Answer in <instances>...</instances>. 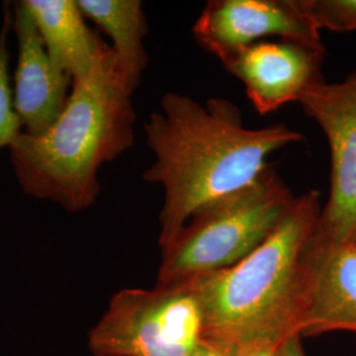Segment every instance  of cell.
Listing matches in <instances>:
<instances>
[{
    "mask_svg": "<svg viewBox=\"0 0 356 356\" xmlns=\"http://www.w3.org/2000/svg\"><path fill=\"white\" fill-rule=\"evenodd\" d=\"M297 195L273 166L242 189L201 206L161 247L157 284H181L232 267L280 225Z\"/></svg>",
    "mask_w": 356,
    "mask_h": 356,
    "instance_id": "4",
    "label": "cell"
},
{
    "mask_svg": "<svg viewBox=\"0 0 356 356\" xmlns=\"http://www.w3.org/2000/svg\"><path fill=\"white\" fill-rule=\"evenodd\" d=\"M300 103L330 148V193L319 218V241L356 242V74L339 83L313 85Z\"/></svg>",
    "mask_w": 356,
    "mask_h": 356,
    "instance_id": "6",
    "label": "cell"
},
{
    "mask_svg": "<svg viewBox=\"0 0 356 356\" xmlns=\"http://www.w3.org/2000/svg\"><path fill=\"white\" fill-rule=\"evenodd\" d=\"M144 134L154 161L143 178L164 189L160 247L201 206L251 184L269 166L272 153L302 140L284 124L245 127L239 107L229 99L201 104L173 91L161 98V111L149 115Z\"/></svg>",
    "mask_w": 356,
    "mask_h": 356,
    "instance_id": "1",
    "label": "cell"
},
{
    "mask_svg": "<svg viewBox=\"0 0 356 356\" xmlns=\"http://www.w3.org/2000/svg\"><path fill=\"white\" fill-rule=\"evenodd\" d=\"M284 338H259L231 346V356H275Z\"/></svg>",
    "mask_w": 356,
    "mask_h": 356,
    "instance_id": "15",
    "label": "cell"
},
{
    "mask_svg": "<svg viewBox=\"0 0 356 356\" xmlns=\"http://www.w3.org/2000/svg\"><path fill=\"white\" fill-rule=\"evenodd\" d=\"M191 356H231V346L204 338Z\"/></svg>",
    "mask_w": 356,
    "mask_h": 356,
    "instance_id": "17",
    "label": "cell"
},
{
    "mask_svg": "<svg viewBox=\"0 0 356 356\" xmlns=\"http://www.w3.org/2000/svg\"><path fill=\"white\" fill-rule=\"evenodd\" d=\"M13 31V10L4 7V17L0 26V149L10 148L23 134L20 118L13 102V88L10 76L8 38Z\"/></svg>",
    "mask_w": 356,
    "mask_h": 356,
    "instance_id": "13",
    "label": "cell"
},
{
    "mask_svg": "<svg viewBox=\"0 0 356 356\" xmlns=\"http://www.w3.org/2000/svg\"><path fill=\"white\" fill-rule=\"evenodd\" d=\"M13 31L17 42L13 73V102L23 132L38 136L63 114L73 78L58 70L22 1L13 3Z\"/></svg>",
    "mask_w": 356,
    "mask_h": 356,
    "instance_id": "9",
    "label": "cell"
},
{
    "mask_svg": "<svg viewBox=\"0 0 356 356\" xmlns=\"http://www.w3.org/2000/svg\"><path fill=\"white\" fill-rule=\"evenodd\" d=\"M321 213L318 191L297 195L280 225L254 251L232 267L191 280L204 312V339L235 346L298 332Z\"/></svg>",
    "mask_w": 356,
    "mask_h": 356,
    "instance_id": "3",
    "label": "cell"
},
{
    "mask_svg": "<svg viewBox=\"0 0 356 356\" xmlns=\"http://www.w3.org/2000/svg\"><path fill=\"white\" fill-rule=\"evenodd\" d=\"M302 6L319 31H356V0H302Z\"/></svg>",
    "mask_w": 356,
    "mask_h": 356,
    "instance_id": "14",
    "label": "cell"
},
{
    "mask_svg": "<svg viewBox=\"0 0 356 356\" xmlns=\"http://www.w3.org/2000/svg\"><path fill=\"white\" fill-rule=\"evenodd\" d=\"M332 330L356 332V242L325 244L318 238L313 277L297 331L314 335Z\"/></svg>",
    "mask_w": 356,
    "mask_h": 356,
    "instance_id": "10",
    "label": "cell"
},
{
    "mask_svg": "<svg viewBox=\"0 0 356 356\" xmlns=\"http://www.w3.org/2000/svg\"><path fill=\"white\" fill-rule=\"evenodd\" d=\"M193 35L220 61L263 38L323 45L302 0H211L194 23Z\"/></svg>",
    "mask_w": 356,
    "mask_h": 356,
    "instance_id": "7",
    "label": "cell"
},
{
    "mask_svg": "<svg viewBox=\"0 0 356 356\" xmlns=\"http://www.w3.org/2000/svg\"><path fill=\"white\" fill-rule=\"evenodd\" d=\"M51 63L73 79L88 74L107 44L90 29L76 0H23Z\"/></svg>",
    "mask_w": 356,
    "mask_h": 356,
    "instance_id": "11",
    "label": "cell"
},
{
    "mask_svg": "<svg viewBox=\"0 0 356 356\" xmlns=\"http://www.w3.org/2000/svg\"><path fill=\"white\" fill-rule=\"evenodd\" d=\"M354 74H356V72H355V73H354Z\"/></svg>",
    "mask_w": 356,
    "mask_h": 356,
    "instance_id": "18",
    "label": "cell"
},
{
    "mask_svg": "<svg viewBox=\"0 0 356 356\" xmlns=\"http://www.w3.org/2000/svg\"><path fill=\"white\" fill-rule=\"evenodd\" d=\"M193 281L115 293L89 334L94 356H191L204 339Z\"/></svg>",
    "mask_w": 356,
    "mask_h": 356,
    "instance_id": "5",
    "label": "cell"
},
{
    "mask_svg": "<svg viewBox=\"0 0 356 356\" xmlns=\"http://www.w3.org/2000/svg\"><path fill=\"white\" fill-rule=\"evenodd\" d=\"M86 19L111 40V49L123 79L134 94L140 85L149 57L144 47L148 20L140 0H76Z\"/></svg>",
    "mask_w": 356,
    "mask_h": 356,
    "instance_id": "12",
    "label": "cell"
},
{
    "mask_svg": "<svg viewBox=\"0 0 356 356\" xmlns=\"http://www.w3.org/2000/svg\"><path fill=\"white\" fill-rule=\"evenodd\" d=\"M114 51L107 45L88 74L73 79L63 114L38 136L22 134L8 148L19 186L69 213L94 206L99 169L134 144L136 113Z\"/></svg>",
    "mask_w": 356,
    "mask_h": 356,
    "instance_id": "2",
    "label": "cell"
},
{
    "mask_svg": "<svg viewBox=\"0 0 356 356\" xmlns=\"http://www.w3.org/2000/svg\"><path fill=\"white\" fill-rule=\"evenodd\" d=\"M275 356H305L301 346V335L293 332L285 337L279 344Z\"/></svg>",
    "mask_w": 356,
    "mask_h": 356,
    "instance_id": "16",
    "label": "cell"
},
{
    "mask_svg": "<svg viewBox=\"0 0 356 356\" xmlns=\"http://www.w3.org/2000/svg\"><path fill=\"white\" fill-rule=\"evenodd\" d=\"M325 47L292 40L260 41L220 61L242 81L247 97L260 115L300 102L313 85L325 81Z\"/></svg>",
    "mask_w": 356,
    "mask_h": 356,
    "instance_id": "8",
    "label": "cell"
}]
</instances>
